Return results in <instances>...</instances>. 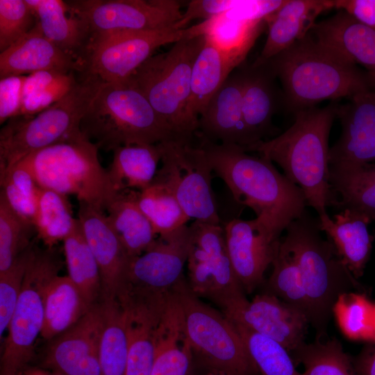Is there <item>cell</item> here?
<instances>
[{"label": "cell", "mask_w": 375, "mask_h": 375, "mask_svg": "<svg viewBox=\"0 0 375 375\" xmlns=\"http://www.w3.org/2000/svg\"><path fill=\"white\" fill-rule=\"evenodd\" d=\"M190 238L188 225L158 236L144 252L130 260L122 290L151 294L173 293L185 281L183 269L187 264Z\"/></svg>", "instance_id": "obj_15"}, {"label": "cell", "mask_w": 375, "mask_h": 375, "mask_svg": "<svg viewBox=\"0 0 375 375\" xmlns=\"http://www.w3.org/2000/svg\"><path fill=\"white\" fill-rule=\"evenodd\" d=\"M102 322L99 301L74 326L57 336L47 352L46 365L65 375H101L99 342Z\"/></svg>", "instance_id": "obj_19"}, {"label": "cell", "mask_w": 375, "mask_h": 375, "mask_svg": "<svg viewBox=\"0 0 375 375\" xmlns=\"http://www.w3.org/2000/svg\"><path fill=\"white\" fill-rule=\"evenodd\" d=\"M1 192L10 207L33 225L40 186L22 161L0 173Z\"/></svg>", "instance_id": "obj_43"}, {"label": "cell", "mask_w": 375, "mask_h": 375, "mask_svg": "<svg viewBox=\"0 0 375 375\" xmlns=\"http://www.w3.org/2000/svg\"><path fill=\"white\" fill-rule=\"evenodd\" d=\"M374 306L365 295L349 292L340 296L333 313L349 338L375 341Z\"/></svg>", "instance_id": "obj_44"}, {"label": "cell", "mask_w": 375, "mask_h": 375, "mask_svg": "<svg viewBox=\"0 0 375 375\" xmlns=\"http://www.w3.org/2000/svg\"><path fill=\"white\" fill-rule=\"evenodd\" d=\"M242 70V115L249 146L263 140L270 132L273 115L280 103L283 105V96L267 65L251 64Z\"/></svg>", "instance_id": "obj_26"}, {"label": "cell", "mask_w": 375, "mask_h": 375, "mask_svg": "<svg viewBox=\"0 0 375 375\" xmlns=\"http://www.w3.org/2000/svg\"><path fill=\"white\" fill-rule=\"evenodd\" d=\"M317 219L320 231L326 234L345 266L356 278L360 277L374 239L369 233V219L350 209H343L333 219L325 213Z\"/></svg>", "instance_id": "obj_27"}, {"label": "cell", "mask_w": 375, "mask_h": 375, "mask_svg": "<svg viewBox=\"0 0 375 375\" xmlns=\"http://www.w3.org/2000/svg\"><path fill=\"white\" fill-rule=\"evenodd\" d=\"M83 74V78L58 101L34 117L10 122L1 130L0 173L28 155L80 131L81 121L102 83L94 75Z\"/></svg>", "instance_id": "obj_8"}, {"label": "cell", "mask_w": 375, "mask_h": 375, "mask_svg": "<svg viewBox=\"0 0 375 375\" xmlns=\"http://www.w3.org/2000/svg\"><path fill=\"white\" fill-rule=\"evenodd\" d=\"M137 201L158 236L187 225L190 219L174 194L161 183L153 181L147 188L137 191Z\"/></svg>", "instance_id": "obj_39"}, {"label": "cell", "mask_w": 375, "mask_h": 375, "mask_svg": "<svg viewBox=\"0 0 375 375\" xmlns=\"http://www.w3.org/2000/svg\"><path fill=\"white\" fill-rule=\"evenodd\" d=\"M352 362L356 375H375V347L365 351Z\"/></svg>", "instance_id": "obj_52"}, {"label": "cell", "mask_w": 375, "mask_h": 375, "mask_svg": "<svg viewBox=\"0 0 375 375\" xmlns=\"http://www.w3.org/2000/svg\"><path fill=\"white\" fill-rule=\"evenodd\" d=\"M197 36L196 25L99 35L90 41L84 73L123 83L160 46Z\"/></svg>", "instance_id": "obj_12"}, {"label": "cell", "mask_w": 375, "mask_h": 375, "mask_svg": "<svg viewBox=\"0 0 375 375\" xmlns=\"http://www.w3.org/2000/svg\"><path fill=\"white\" fill-rule=\"evenodd\" d=\"M235 68L225 55L205 41L192 66L185 110L188 124L195 134L200 115Z\"/></svg>", "instance_id": "obj_29"}, {"label": "cell", "mask_w": 375, "mask_h": 375, "mask_svg": "<svg viewBox=\"0 0 375 375\" xmlns=\"http://www.w3.org/2000/svg\"><path fill=\"white\" fill-rule=\"evenodd\" d=\"M310 32L347 60L363 67L372 88L375 90V29L339 10L317 22Z\"/></svg>", "instance_id": "obj_23"}, {"label": "cell", "mask_w": 375, "mask_h": 375, "mask_svg": "<svg viewBox=\"0 0 375 375\" xmlns=\"http://www.w3.org/2000/svg\"><path fill=\"white\" fill-rule=\"evenodd\" d=\"M101 302L103 309L99 342L101 375H126L128 340L123 307L117 299Z\"/></svg>", "instance_id": "obj_37"}, {"label": "cell", "mask_w": 375, "mask_h": 375, "mask_svg": "<svg viewBox=\"0 0 375 375\" xmlns=\"http://www.w3.org/2000/svg\"><path fill=\"white\" fill-rule=\"evenodd\" d=\"M264 23L240 20L224 12L203 20L197 27L198 35H203L237 67L245 60Z\"/></svg>", "instance_id": "obj_34"}, {"label": "cell", "mask_w": 375, "mask_h": 375, "mask_svg": "<svg viewBox=\"0 0 375 375\" xmlns=\"http://www.w3.org/2000/svg\"><path fill=\"white\" fill-rule=\"evenodd\" d=\"M35 14L45 37L85 68L88 47L92 39L90 29L78 17L68 12L65 1L26 0Z\"/></svg>", "instance_id": "obj_28"}, {"label": "cell", "mask_w": 375, "mask_h": 375, "mask_svg": "<svg viewBox=\"0 0 375 375\" xmlns=\"http://www.w3.org/2000/svg\"><path fill=\"white\" fill-rule=\"evenodd\" d=\"M232 322L260 375H303L297 369L291 353L281 344Z\"/></svg>", "instance_id": "obj_40"}, {"label": "cell", "mask_w": 375, "mask_h": 375, "mask_svg": "<svg viewBox=\"0 0 375 375\" xmlns=\"http://www.w3.org/2000/svg\"></svg>", "instance_id": "obj_57"}, {"label": "cell", "mask_w": 375, "mask_h": 375, "mask_svg": "<svg viewBox=\"0 0 375 375\" xmlns=\"http://www.w3.org/2000/svg\"><path fill=\"white\" fill-rule=\"evenodd\" d=\"M291 353L303 365V375H356L353 362L337 340L303 343Z\"/></svg>", "instance_id": "obj_42"}, {"label": "cell", "mask_w": 375, "mask_h": 375, "mask_svg": "<svg viewBox=\"0 0 375 375\" xmlns=\"http://www.w3.org/2000/svg\"><path fill=\"white\" fill-rule=\"evenodd\" d=\"M53 70L84 72L83 65L43 34L38 23L24 36L0 53V78Z\"/></svg>", "instance_id": "obj_24"}, {"label": "cell", "mask_w": 375, "mask_h": 375, "mask_svg": "<svg viewBox=\"0 0 375 375\" xmlns=\"http://www.w3.org/2000/svg\"><path fill=\"white\" fill-rule=\"evenodd\" d=\"M91 308L68 276L57 275L46 290L44 326L40 335L45 340L58 336Z\"/></svg>", "instance_id": "obj_35"}, {"label": "cell", "mask_w": 375, "mask_h": 375, "mask_svg": "<svg viewBox=\"0 0 375 375\" xmlns=\"http://www.w3.org/2000/svg\"><path fill=\"white\" fill-rule=\"evenodd\" d=\"M334 8V0H285L265 19L267 37L263 48L252 64L262 65L306 36L322 12Z\"/></svg>", "instance_id": "obj_25"}, {"label": "cell", "mask_w": 375, "mask_h": 375, "mask_svg": "<svg viewBox=\"0 0 375 375\" xmlns=\"http://www.w3.org/2000/svg\"><path fill=\"white\" fill-rule=\"evenodd\" d=\"M192 352L185 336L180 307L174 293L161 319L150 375H190Z\"/></svg>", "instance_id": "obj_31"}, {"label": "cell", "mask_w": 375, "mask_h": 375, "mask_svg": "<svg viewBox=\"0 0 375 375\" xmlns=\"http://www.w3.org/2000/svg\"><path fill=\"white\" fill-rule=\"evenodd\" d=\"M222 312L231 321L277 341L290 353L304 343L309 324L302 312L270 292L251 301L242 297Z\"/></svg>", "instance_id": "obj_16"}, {"label": "cell", "mask_w": 375, "mask_h": 375, "mask_svg": "<svg viewBox=\"0 0 375 375\" xmlns=\"http://www.w3.org/2000/svg\"><path fill=\"white\" fill-rule=\"evenodd\" d=\"M60 267L53 247L35 251L8 328L1 356V375H18L31 359L35 342L44 326L46 290Z\"/></svg>", "instance_id": "obj_10"}, {"label": "cell", "mask_w": 375, "mask_h": 375, "mask_svg": "<svg viewBox=\"0 0 375 375\" xmlns=\"http://www.w3.org/2000/svg\"><path fill=\"white\" fill-rule=\"evenodd\" d=\"M334 8L375 29V0H334Z\"/></svg>", "instance_id": "obj_51"}, {"label": "cell", "mask_w": 375, "mask_h": 375, "mask_svg": "<svg viewBox=\"0 0 375 375\" xmlns=\"http://www.w3.org/2000/svg\"><path fill=\"white\" fill-rule=\"evenodd\" d=\"M272 265L269 292L302 312L308 319L309 304L299 266L281 239Z\"/></svg>", "instance_id": "obj_41"}, {"label": "cell", "mask_w": 375, "mask_h": 375, "mask_svg": "<svg viewBox=\"0 0 375 375\" xmlns=\"http://www.w3.org/2000/svg\"><path fill=\"white\" fill-rule=\"evenodd\" d=\"M205 375H228V374L222 372H219V371L208 370V373H206Z\"/></svg>", "instance_id": "obj_53"}, {"label": "cell", "mask_w": 375, "mask_h": 375, "mask_svg": "<svg viewBox=\"0 0 375 375\" xmlns=\"http://www.w3.org/2000/svg\"><path fill=\"white\" fill-rule=\"evenodd\" d=\"M106 210L112 228L131 259L144 252L158 238L138 206L137 190L117 192Z\"/></svg>", "instance_id": "obj_33"}, {"label": "cell", "mask_w": 375, "mask_h": 375, "mask_svg": "<svg viewBox=\"0 0 375 375\" xmlns=\"http://www.w3.org/2000/svg\"><path fill=\"white\" fill-rule=\"evenodd\" d=\"M336 107L331 103L297 111L292 125L281 135L244 149L278 165L284 175L301 189L307 206L318 215L335 205L329 183L328 138Z\"/></svg>", "instance_id": "obj_2"}, {"label": "cell", "mask_w": 375, "mask_h": 375, "mask_svg": "<svg viewBox=\"0 0 375 375\" xmlns=\"http://www.w3.org/2000/svg\"><path fill=\"white\" fill-rule=\"evenodd\" d=\"M34 226L19 216L0 193V274L8 269L30 244Z\"/></svg>", "instance_id": "obj_45"}, {"label": "cell", "mask_w": 375, "mask_h": 375, "mask_svg": "<svg viewBox=\"0 0 375 375\" xmlns=\"http://www.w3.org/2000/svg\"><path fill=\"white\" fill-rule=\"evenodd\" d=\"M77 82L72 72L64 74L52 84L24 96L20 116L30 117L44 110L67 94Z\"/></svg>", "instance_id": "obj_48"}, {"label": "cell", "mask_w": 375, "mask_h": 375, "mask_svg": "<svg viewBox=\"0 0 375 375\" xmlns=\"http://www.w3.org/2000/svg\"><path fill=\"white\" fill-rule=\"evenodd\" d=\"M340 137L329 150V165L375 162V90L362 91L337 105Z\"/></svg>", "instance_id": "obj_21"}, {"label": "cell", "mask_w": 375, "mask_h": 375, "mask_svg": "<svg viewBox=\"0 0 375 375\" xmlns=\"http://www.w3.org/2000/svg\"><path fill=\"white\" fill-rule=\"evenodd\" d=\"M183 329L192 355L208 369L228 375H257L233 322L204 303L190 290L186 280L176 290Z\"/></svg>", "instance_id": "obj_9"}, {"label": "cell", "mask_w": 375, "mask_h": 375, "mask_svg": "<svg viewBox=\"0 0 375 375\" xmlns=\"http://www.w3.org/2000/svg\"><path fill=\"white\" fill-rule=\"evenodd\" d=\"M77 218L99 266L101 301L115 299L126 283L131 258L103 210L80 202Z\"/></svg>", "instance_id": "obj_20"}, {"label": "cell", "mask_w": 375, "mask_h": 375, "mask_svg": "<svg viewBox=\"0 0 375 375\" xmlns=\"http://www.w3.org/2000/svg\"><path fill=\"white\" fill-rule=\"evenodd\" d=\"M35 375H46V374H35ZM51 375H65V374H61V373H58L56 372V374H51Z\"/></svg>", "instance_id": "obj_55"}, {"label": "cell", "mask_w": 375, "mask_h": 375, "mask_svg": "<svg viewBox=\"0 0 375 375\" xmlns=\"http://www.w3.org/2000/svg\"><path fill=\"white\" fill-rule=\"evenodd\" d=\"M63 242L68 277L77 287L90 306L101 298V283L99 266L76 218L74 228Z\"/></svg>", "instance_id": "obj_36"}, {"label": "cell", "mask_w": 375, "mask_h": 375, "mask_svg": "<svg viewBox=\"0 0 375 375\" xmlns=\"http://www.w3.org/2000/svg\"><path fill=\"white\" fill-rule=\"evenodd\" d=\"M374 239H375V234H374Z\"/></svg>", "instance_id": "obj_56"}, {"label": "cell", "mask_w": 375, "mask_h": 375, "mask_svg": "<svg viewBox=\"0 0 375 375\" xmlns=\"http://www.w3.org/2000/svg\"><path fill=\"white\" fill-rule=\"evenodd\" d=\"M208 162L233 199L252 209L272 236L302 215L307 206L301 189L281 174L270 160L249 154L241 147L202 141Z\"/></svg>", "instance_id": "obj_1"}, {"label": "cell", "mask_w": 375, "mask_h": 375, "mask_svg": "<svg viewBox=\"0 0 375 375\" xmlns=\"http://www.w3.org/2000/svg\"><path fill=\"white\" fill-rule=\"evenodd\" d=\"M98 149L178 140L146 97L126 83L102 81L80 123Z\"/></svg>", "instance_id": "obj_4"}, {"label": "cell", "mask_w": 375, "mask_h": 375, "mask_svg": "<svg viewBox=\"0 0 375 375\" xmlns=\"http://www.w3.org/2000/svg\"><path fill=\"white\" fill-rule=\"evenodd\" d=\"M282 239L296 260L306 292L308 322L319 335L326 329L337 300L356 286L332 242L321 235L318 219L305 211L285 229Z\"/></svg>", "instance_id": "obj_5"}, {"label": "cell", "mask_w": 375, "mask_h": 375, "mask_svg": "<svg viewBox=\"0 0 375 375\" xmlns=\"http://www.w3.org/2000/svg\"><path fill=\"white\" fill-rule=\"evenodd\" d=\"M37 24L26 0H0V51L28 33Z\"/></svg>", "instance_id": "obj_47"}, {"label": "cell", "mask_w": 375, "mask_h": 375, "mask_svg": "<svg viewBox=\"0 0 375 375\" xmlns=\"http://www.w3.org/2000/svg\"><path fill=\"white\" fill-rule=\"evenodd\" d=\"M205 41L201 35L176 42L148 58L123 83L139 90L181 140L191 141L195 134L185 110L192 66Z\"/></svg>", "instance_id": "obj_7"}, {"label": "cell", "mask_w": 375, "mask_h": 375, "mask_svg": "<svg viewBox=\"0 0 375 375\" xmlns=\"http://www.w3.org/2000/svg\"><path fill=\"white\" fill-rule=\"evenodd\" d=\"M26 76H11L0 79V123L21 115L24 85Z\"/></svg>", "instance_id": "obj_49"}, {"label": "cell", "mask_w": 375, "mask_h": 375, "mask_svg": "<svg viewBox=\"0 0 375 375\" xmlns=\"http://www.w3.org/2000/svg\"><path fill=\"white\" fill-rule=\"evenodd\" d=\"M240 0H192L188 3L181 19L176 24L177 29L185 28L192 20H206L235 8Z\"/></svg>", "instance_id": "obj_50"}, {"label": "cell", "mask_w": 375, "mask_h": 375, "mask_svg": "<svg viewBox=\"0 0 375 375\" xmlns=\"http://www.w3.org/2000/svg\"><path fill=\"white\" fill-rule=\"evenodd\" d=\"M263 64L279 79L283 106L293 113L372 89L367 74L311 32Z\"/></svg>", "instance_id": "obj_3"}, {"label": "cell", "mask_w": 375, "mask_h": 375, "mask_svg": "<svg viewBox=\"0 0 375 375\" xmlns=\"http://www.w3.org/2000/svg\"><path fill=\"white\" fill-rule=\"evenodd\" d=\"M98 147L80 131L36 151L22 160L37 184L60 194L74 195L103 211L116 196L107 169L101 165Z\"/></svg>", "instance_id": "obj_6"}, {"label": "cell", "mask_w": 375, "mask_h": 375, "mask_svg": "<svg viewBox=\"0 0 375 375\" xmlns=\"http://www.w3.org/2000/svg\"><path fill=\"white\" fill-rule=\"evenodd\" d=\"M228 255L239 282L248 293L262 282L280 239L274 238L258 219H233L223 226Z\"/></svg>", "instance_id": "obj_18"}, {"label": "cell", "mask_w": 375, "mask_h": 375, "mask_svg": "<svg viewBox=\"0 0 375 375\" xmlns=\"http://www.w3.org/2000/svg\"><path fill=\"white\" fill-rule=\"evenodd\" d=\"M65 3L68 12L88 25L92 38L120 31L175 27L183 15L181 2L176 0H78Z\"/></svg>", "instance_id": "obj_14"}, {"label": "cell", "mask_w": 375, "mask_h": 375, "mask_svg": "<svg viewBox=\"0 0 375 375\" xmlns=\"http://www.w3.org/2000/svg\"><path fill=\"white\" fill-rule=\"evenodd\" d=\"M160 144L161 166L153 181L165 185L172 191L190 219L220 224L212 188V169L203 148L179 140Z\"/></svg>", "instance_id": "obj_11"}, {"label": "cell", "mask_w": 375, "mask_h": 375, "mask_svg": "<svg viewBox=\"0 0 375 375\" xmlns=\"http://www.w3.org/2000/svg\"><path fill=\"white\" fill-rule=\"evenodd\" d=\"M243 85L241 68L227 78L210 100L198 120L196 134L203 141L243 149L249 145L242 115Z\"/></svg>", "instance_id": "obj_22"}, {"label": "cell", "mask_w": 375, "mask_h": 375, "mask_svg": "<svg viewBox=\"0 0 375 375\" xmlns=\"http://www.w3.org/2000/svg\"><path fill=\"white\" fill-rule=\"evenodd\" d=\"M189 227L187 265L191 292L222 309L245 297L228 255L224 227L195 220Z\"/></svg>", "instance_id": "obj_13"}, {"label": "cell", "mask_w": 375, "mask_h": 375, "mask_svg": "<svg viewBox=\"0 0 375 375\" xmlns=\"http://www.w3.org/2000/svg\"><path fill=\"white\" fill-rule=\"evenodd\" d=\"M374 333H375V304L374 306Z\"/></svg>", "instance_id": "obj_54"}, {"label": "cell", "mask_w": 375, "mask_h": 375, "mask_svg": "<svg viewBox=\"0 0 375 375\" xmlns=\"http://www.w3.org/2000/svg\"><path fill=\"white\" fill-rule=\"evenodd\" d=\"M161 156L160 143L128 144L115 149L107 169L115 190L140 191L149 187L157 174Z\"/></svg>", "instance_id": "obj_32"}, {"label": "cell", "mask_w": 375, "mask_h": 375, "mask_svg": "<svg viewBox=\"0 0 375 375\" xmlns=\"http://www.w3.org/2000/svg\"><path fill=\"white\" fill-rule=\"evenodd\" d=\"M124 289L117 297L126 319L128 358L126 375H150L158 328L172 295Z\"/></svg>", "instance_id": "obj_17"}, {"label": "cell", "mask_w": 375, "mask_h": 375, "mask_svg": "<svg viewBox=\"0 0 375 375\" xmlns=\"http://www.w3.org/2000/svg\"><path fill=\"white\" fill-rule=\"evenodd\" d=\"M335 205L375 221V162L329 165Z\"/></svg>", "instance_id": "obj_30"}, {"label": "cell", "mask_w": 375, "mask_h": 375, "mask_svg": "<svg viewBox=\"0 0 375 375\" xmlns=\"http://www.w3.org/2000/svg\"><path fill=\"white\" fill-rule=\"evenodd\" d=\"M76 220L67 196L40 187L33 226L46 246L52 248L63 241L71 233Z\"/></svg>", "instance_id": "obj_38"}, {"label": "cell", "mask_w": 375, "mask_h": 375, "mask_svg": "<svg viewBox=\"0 0 375 375\" xmlns=\"http://www.w3.org/2000/svg\"><path fill=\"white\" fill-rule=\"evenodd\" d=\"M35 249L30 244L11 267L0 274V335L8 328L19 297L25 274Z\"/></svg>", "instance_id": "obj_46"}]
</instances>
